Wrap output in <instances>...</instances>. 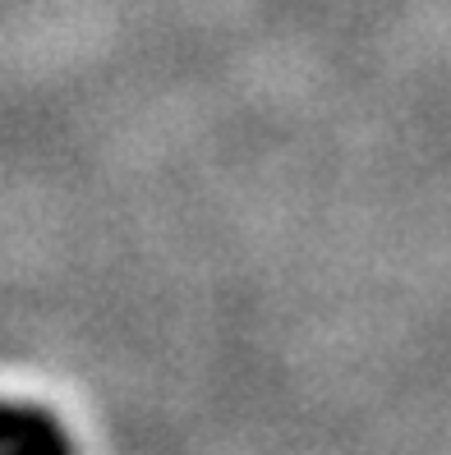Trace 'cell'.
<instances>
[{
	"label": "cell",
	"mask_w": 451,
	"mask_h": 455,
	"mask_svg": "<svg viewBox=\"0 0 451 455\" xmlns=\"http://www.w3.org/2000/svg\"><path fill=\"white\" fill-rule=\"evenodd\" d=\"M0 455H74V442L51 410L0 395Z\"/></svg>",
	"instance_id": "1"
}]
</instances>
